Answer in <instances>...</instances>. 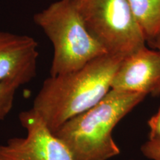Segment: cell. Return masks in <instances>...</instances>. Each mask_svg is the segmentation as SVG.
I'll list each match as a JSON object with an SVG mask.
<instances>
[{
    "instance_id": "1",
    "label": "cell",
    "mask_w": 160,
    "mask_h": 160,
    "mask_svg": "<svg viewBox=\"0 0 160 160\" xmlns=\"http://www.w3.org/2000/svg\"><path fill=\"white\" fill-rule=\"evenodd\" d=\"M123 59L105 53L77 71L47 78L31 109L54 133L66 121L99 102L111 89Z\"/></svg>"
},
{
    "instance_id": "8",
    "label": "cell",
    "mask_w": 160,
    "mask_h": 160,
    "mask_svg": "<svg viewBox=\"0 0 160 160\" xmlns=\"http://www.w3.org/2000/svg\"><path fill=\"white\" fill-rule=\"evenodd\" d=\"M144 37L151 43L160 37V0H128Z\"/></svg>"
},
{
    "instance_id": "9",
    "label": "cell",
    "mask_w": 160,
    "mask_h": 160,
    "mask_svg": "<svg viewBox=\"0 0 160 160\" xmlns=\"http://www.w3.org/2000/svg\"><path fill=\"white\" fill-rule=\"evenodd\" d=\"M148 139L142 145V154L151 160H160V108L148 122Z\"/></svg>"
},
{
    "instance_id": "7",
    "label": "cell",
    "mask_w": 160,
    "mask_h": 160,
    "mask_svg": "<svg viewBox=\"0 0 160 160\" xmlns=\"http://www.w3.org/2000/svg\"><path fill=\"white\" fill-rule=\"evenodd\" d=\"M38 43L31 37L0 31V82L23 85L37 75Z\"/></svg>"
},
{
    "instance_id": "11",
    "label": "cell",
    "mask_w": 160,
    "mask_h": 160,
    "mask_svg": "<svg viewBox=\"0 0 160 160\" xmlns=\"http://www.w3.org/2000/svg\"><path fill=\"white\" fill-rule=\"evenodd\" d=\"M149 45L150 47H151L152 48L157 50L160 53V37H158L157 39H156L154 41H153L152 42L149 43ZM160 95V86L159 88H158L157 93H156V95L155 97H157V96H159Z\"/></svg>"
},
{
    "instance_id": "10",
    "label": "cell",
    "mask_w": 160,
    "mask_h": 160,
    "mask_svg": "<svg viewBox=\"0 0 160 160\" xmlns=\"http://www.w3.org/2000/svg\"><path fill=\"white\" fill-rule=\"evenodd\" d=\"M19 87L13 81L0 82V121L5 119L13 108L16 92Z\"/></svg>"
},
{
    "instance_id": "6",
    "label": "cell",
    "mask_w": 160,
    "mask_h": 160,
    "mask_svg": "<svg viewBox=\"0 0 160 160\" xmlns=\"http://www.w3.org/2000/svg\"><path fill=\"white\" fill-rule=\"evenodd\" d=\"M160 86V53L144 47L123 59L116 72L111 89L151 94Z\"/></svg>"
},
{
    "instance_id": "4",
    "label": "cell",
    "mask_w": 160,
    "mask_h": 160,
    "mask_svg": "<svg viewBox=\"0 0 160 160\" xmlns=\"http://www.w3.org/2000/svg\"><path fill=\"white\" fill-rule=\"evenodd\" d=\"M73 2L86 28L108 53L125 58L145 47L128 0Z\"/></svg>"
},
{
    "instance_id": "5",
    "label": "cell",
    "mask_w": 160,
    "mask_h": 160,
    "mask_svg": "<svg viewBox=\"0 0 160 160\" xmlns=\"http://www.w3.org/2000/svg\"><path fill=\"white\" fill-rule=\"evenodd\" d=\"M26 131L0 145V160H74L65 144L50 130L31 108L19 113Z\"/></svg>"
},
{
    "instance_id": "3",
    "label": "cell",
    "mask_w": 160,
    "mask_h": 160,
    "mask_svg": "<svg viewBox=\"0 0 160 160\" xmlns=\"http://www.w3.org/2000/svg\"><path fill=\"white\" fill-rule=\"evenodd\" d=\"M53 46L50 75L77 71L108 53L90 33L73 0H58L33 17Z\"/></svg>"
},
{
    "instance_id": "2",
    "label": "cell",
    "mask_w": 160,
    "mask_h": 160,
    "mask_svg": "<svg viewBox=\"0 0 160 160\" xmlns=\"http://www.w3.org/2000/svg\"><path fill=\"white\" fill-rule=\"evenodd\" d=\"M146 96L111 89L97 105L66 121L53 133L74 160H108L120 153L113 138L115 127Z\"/></svg>"
}]
</instances>
